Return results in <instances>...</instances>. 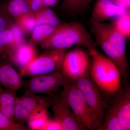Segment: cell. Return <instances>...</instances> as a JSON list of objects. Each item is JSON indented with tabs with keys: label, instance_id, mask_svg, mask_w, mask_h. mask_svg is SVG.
I'll return each instance as SVG.
<instances>
[{
	"label": "cell",
	"instance_id": "obj_10",
	"mask_svg": "<svg viewBox=\"0 0 130 130\" xmlns=\"http://www.w3.org/2000/svg\"><path fill=\"white\" fill-rule=\"evenodd\" d=\"M108 108L117 117L124 130L130 129V86L126 83L112 96Z\"/></svg>",
	"mask_w": 130,
	"mask_h": 130
},
{
	"label": "cell",
	"instance_id": "obj_8",
	"mask_svg": "<svg viewBox=\"0 0 130 130\" xmlns=\"http://www.w3.org/2000/svg\"><path fill=\"white\" fill-rule=\"evenodd\" d=\"M90 55L83 49L76 48L65 53L60 72L68 79L76 81L89 74Z\"/></svg>",
	"mask_w": 130,
	"mask_h": 130
},
{
	"label": "cell",
	"instance_id": "obj_4",
	"mask_svg": "<svg viewBox=\"0 0 130 130\" xmlns=\"http://www.w3.org/2000/svg\"><path fill=\"white\" fill-rule=\"evenodd\" d=\"M60 94L84 130H98L96 121L75 81L67 79Z\"/></svg>",
	"mask_w": 130,
	"mask_h": 130
},
{
	"label": "cell",
	"instance_id": "obj_21",
	"mask_svg": "<svg viewBox=\"0 0 130 130\" xmlns=\"http://www.w3.org/2000/svg\"><path fill=\"white\" fill-rule=\"evenodd\" d=\"M130 10L112 19L111 24L117 31L126 40L130 37Z\"/></svg>",
	"mask_w": 130,
	"mask_h": 130
},
{
	"label": "cell",
	"instance_id": "obj_30",
	"mask_svg": "<svg viewBox=\"0 0 130 130\" xmlns=\"http://www.w3.org/2000/svg\"><path fill=\"white\" fill-rule=\"evenodd\" d=\"M44 5L47 7H50L56 6L61 0H43Z\"/></svg>",
	"mask_w": 130,
	"mask_h": 130
},
{
	"label": "cell",
	"instance_id": "obj_6",
	"mask_svg": "<svg viewBox=\"0 0 130 130\" xmlns=\"http://www.w3.org/2000/svg\"><path fill=\"white\" fill-rule=\"evenodd\" d=\"M66 50H46L37 55L20 72L21 76L32 77L60 71L62 60Z\"/></svg>",
	"mask_w": 130,
	"mask_h": 130
},
{
	"label": "cell",
	"instance_id": "obj_14",
	"mask_svg": "<svg viewBox=\"0 0 130 130\" xmlns=\"http://www.w3.org/2000/svg\"><path fill=\"white\" fill-rule=\"evenodd\" d=\"M129 10L117 6L111 0H96L92 11L91 22L103 23L124 14Z\"/></svg>",
	"mask_w": 130,
	"mask_h": 130
},
{
	"label": "cell",
	"instance_id": "obj_17",
	"mask_svg": "<svg viewBox=\"0 0 130 130\" xmlns=\"http://www.w3.org/2000/svg\"><path fill=\"white\" fill-rule=\"evenodd\" d=\"M93 0H61V7L70 14L80 15L88 9Z\"/></svg>",
	"mask_w": 130,
	"mask_h": 130
},
{
	"label": "cell",
	"instance_id": "obj_24",
	"mask_svg": "<svg viewBox=\"0 0 130 130\" xmlns=\"http://www.w3.org/2000/svg\"><path fill=\"white\" fill-rule=\"evenodd\" d=\"M28 129L24 124L8 118L0 111V130H26Z\"/></svg>",
	"mask_w": 130,
	"mask_h": 130
},
{
	"label": "cell",
	"instance_id": "obj_9",
	"mask_svg": "<svg viewBox=\"0 0 130 130\" xmlns=\"http://www.w3.org/2000/svg\"><path fill=\"white\" fill-rule=\"evenodd\" d=\"M67 79L60 71L30 77L24 82L25 91L34 94H52L61 87H63Z\"/></svg>",
	"mask_w": 130,
	"mask_h": 130
},
{
	"label": "cell",
	"instance_id": "obj_22",
	"mask_svg": "<svg viewBox=\"0 0 130 130\" xmlns=\"http://www.w3.org/2000/svg\"><path fill=\"white\" fill-rule=\"evenodd\" d=\"M17 45L13 33L10 29L0 31V56L6 55L8 51Z\"/></svg>",
	"mask_w": 130,
	"mask_h": 130
},
{
	"label": "cell",
	"instance_id": "obj_26",
	"mask_svg": "<svg viewBox=\"0 0 130 130\" xmlns=\"http://www.w3.org/2000/svg\"><path fill=\"white\" fill-rule=\"evenodd\" d=\"M14 24L13 19L0 12V31L9 29Z\"/></svg>",
	"mask_w": 130,
	"mask_h": 130
},
{
	"label": "cell",
	"instance_id": "obj_1",
	"mask_svg": "<svg viewBox=\"0 0 130 130\" xmlns=\"http://www.w3.org/2000/svg\"><path fill=\"white\" fill-rule=\"evenodd\" d=\"M91 32L96 45L116 65L125 84L129 76L126 38L115 29L111 23L91 22Z\"/></svg>",
	"mask_w": 130,
	"mask_h": 130
},
{
	"label": "cell",
	"instance_id": "obj_13",
	"mask_svg": "<svg viewBox=\"0 0 130 130\" xmlns=\"http://www.w3.org/2000/svg\"><path fill=\"white\" fill-rule=\"evenodd\" d=\"M12 64L18 68L20 72L37 56L36 46L30 42L24 43L10 50L6 54Z\"/></svg>",
	"mask_w": 130,
	"mask_h": 130
},
{
	"label": "cell",
	"instance_id": "obj_19",
	"mask_svg": "<svg viewBox=\"0 0 130 130\" xmlns=\"http://www.w3.org/2000/svg\"><path fill=\"white\" fill-rule=\"evenodd\" d=\"M33 15L37 26L47 24L56 26L61 24L58 16L50 7H44Z\"/></svg>",
	"mask_w": 130,
	"mask_h": 130
},
{
	"label": "cell",
	"instance_id": "obj_20",
	"mask_svg": "<svg viewBox=\"0 0 130 130\" xmlns=\"http://www.w3.org/2000/svg\"><path fill=\"white\" fill-rule=\"evenodd\" d=\"M57 26L47 24L36 26L31 32L30 42L36 45L46 40L54 32Z\"/></svg>",
	"mask_w": 130,
	"mask_h": 130
},
{
	"label": "cell",
	"instance_id": "obj_23",
	"mask_svg": "<svg viewBox=\"0 0 130 130\" xmlns=\"http://www.w3.org/2000/svg\"><path fill=\"white\" fill-rule=\"evenodd\" d=\"M15 23L24 34L31 33L37 26L34 15L31 13L20 17L15 20Z\"/></svg>",
	"mask_w": 130,
	"mask_h": 130
},
{
	"label": "cell",
	"instance_id": "obj_15",
	"mask_svg": "<svg viewBox=\"0 0 130 130\" xmlns=\"http://www.w3.org/2000/svg\"><path fill=\"white\" fill-rule=\"evenodd\" d=\"M0 12L15 21L20 17L31 12L25 0H8L0 4Z\"/></svg>",
	"mask_w": 130,
	"mask_h": 130
},
{
	"label": "cell",
	"instance_id": "obj_5",
	"mask_svg": "<svg viewBox=\"0 0 130 130\" xmlns=\"http://www.w3.org/2000/svg\"><path fill=\"white\" fill-rule=\"evenodd\" d=\"M75 82L94 115L98 130H101L106 109L109 105L107 101L111 98L103 93L91 78L89 74Z\"/></svg>",
	"mask_w": 130,
	"mask_h": 130
},
{
	"label": "cell",
	"instance_id": "obj_31",
	"mask_svg": "<svg viewBox=\"0 0 130 130\" xmlns=\"http://www.w3.org/2000/svg\"><path fill=\"white\" fill-rule=\"evenodd\" d=\"M1 57V56H0V57Z\"/></svg>",
	"mask_w": 130,
	"mask_h": 130
},
{
	"label": "cell",
	"instance_id": "obj_3",
	"mask_svg": "<svg viewBox=\"0 0 130 130\" xmlns=\"http://www.w3.org/2000/svg\"><path fill=\"white\" fill-rule=\"evenodd\" d=\"M40 44L45 50H66L76 45L86 47L89 50L97 46L86 27L77 22L59 25L53 33Z\"/></svg>",
	"mask_w": 130,
	"mask_h": 130
},
{
	"label": "cell",
	"instance_id": "obj_12",
	"mask_svg": "<svg viewBox=\"0 0 130 130\" xmlns=\"http://www.w3.org/2000/svg\"><path fill=\"white\" fill-rule=\"evenodd\" d=\"M23 77L6 55L0 58V85L4 88L16 92L23 87Z\"/></svg>",
	"mask_w": 130,
	"mask_h": 130
},
{
	"label": "cell",
	"instance_id": "obj_7",
	"mask_svg": "<svg viewBox=\"0 0 130 130\" xmlns=\"http://www.w3.org/2000/svg\"><path fill=\"white\" fill-rule=\"evenodd\" d=\"M56 96L53 94L43 96L25 91L24 94L16 100L14 113V120L24 124L31 115L39 109H48L52 106Z\"/></svg>",
	"mask_w": 130,
	"mask_h": 130
},
{
	"label": "cell",
	"instance_id": "obj_28",
	"mask_svg": "<svg viewBox=\"0 0 130 130\" xmlns=\"http://www.w3.org/2000/svg\"><path fill=\"white\" fill-rule=\"evenodd\" d=\"M44 130H61V125L55 119H50Z\"/></svg>",
	"mask_w": 130,
	"mask_h": 130
},
{
	"label": "cell",
	"instance_id": "obj_25",
	"mask_svg": "<svg viewBox=\"0 0 130 130\" xmlns=\"http://www.w3.org/2000/svg\"><path fill=\"white\" fill-rule=\"evenodd\" d=\"M25 1L31 12L33 14L39 11L44 7H47L44 5L43 0H25Z\"/></svg>",
	"mask_w": 130,
	"mask_h": 130
},
{
	"label": "cell",
	"instance_id": "obj_18",
	"mask_svg": "<svg viewBox=\"0 0 130 130\" xmlns=\"http://www.w3.org/2000/svg\"><path fill=\"white\" fill-rule=\"evenodd\" d=\"M48 110L40 109L32 113L26 122L28 128L32 130H44L50 119Z\"/></svg>",
	"mask_w": 130,
	"mask_h": 130
},
{
	"label": "cell",
	"instance_id": "obj_16",
	"mask_svg": "<svg viewBox=\"0 0 130 130\" xmlns=\"http://www.w3.org/2000/svg\"><path fill=\"white\" fill-rule=\"evenodd\" d=\"M17 98L16 92L4 88L0 85V111L14 121V107Z\"/></svg>",
	"mask_w": 130,
	"mask_h": 130
},
{
	"label": "cell",
	"instance_id": "obj_11",
	"mask_svg": "<svg viewBox=\"0 0 130 130\" xmlns=\"http://www.w3.org/2000/svg\"><path fill=\"white\" fill-rule=\"evenodd\" d=\"M54 118L60 123L61 130H82L66 100L60 94L56 96L52 106Z\"/></svg>",
	"mask_w": 130,
	"mask_h": 130
},
{
	"label": "cell",
	"instance_id": "obj_2",
	"mask_svg": "<svg viewBox=\"0 0 130 130\" xmlns=\"http://www.w3.org/2000/svg\"><path fill=\"white\" fill-rule=\"evenodd\" d=\"M89 51L92 59L89 71L91 78L104 95L111 98L122 87L121 73L114 63L96 48Z\"/></svg>",
	"mask_w": 130,
	"mask_h": 130
},
{
	"label": "cell",
	"instance_id": "obj_29",
	"mask_svg": "<svg viewBox=\"0 0 130 130\" xmlns=\"http://www.w3.org/2000/svg\"><path fill=\"white\" fill-rule=\"evenodd\" d=\"M114 3L125 9H130V0H111Z\"/></svg>",
	"mask_w": 130,
	"mask_h": 130
},
{
	"label": "cell",
	"instance_id": "obj_27",
	"mask_svg": "<svg viewBox=\"0 0 130 130\" xmlns=\"http://www.w3.org/2000/svg\"><path fill=\"white\" fill-rule=\"evenodd\" d=\"M9 29L13 33L18 45L26 42L24 37L25 34L15 23Z\"/></svg>",
	"mask_w": 130,
	"mask_h": 130
}]
</instances>
